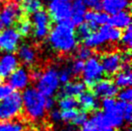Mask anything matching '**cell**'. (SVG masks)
Returning <instances> with one entry per match:
<instances>
[{"label":"cell","mask_w":132,"mask_h":131,"mask_svg":"<svg viewBox=\"0 0 132 131\" xmlns=\"http://www.w3.org/2000/svg\"><path fill=\"white\" fill-rule=\"evenodd\" d=\"M121 40L122 44H123L125 47L129 50V48L131 47V45H132V29H131V26H129V27H127L126 29H125V32H123V34H121V40Z\"/></svg>","instance_id":"obj_33"},{"label":"cell","mask_w":132,"mask_h":131,"mask_svg":"<svg viewBox=\"0 0 132 131\" xmlns=\"http://www.w3.org/2000/svg\"><path fill=\"white\" fill-rule=\"evenodd\" d=\"M77 114H78V111L76 109L63 110L61 111V120L70 122V124H73L75 118L77 117Z\"/></svg>","instance_id":"obj_31"},{"label":"cell","mask_w":132,"mask_h":131,"mask_svg":"<svg viewBox=\"0 0 132 131\" xmlns=\"http://www.w3.org/2000/svg\"><path fill=\"white\" fill-rule=\"evenodd\" d=\"M3 24H2V22H1V20H0V31H1V30H3Z\"/></svg>","instance_id":"obj_42"},{"label":"cell","mask_w":132,"mask_h":131,"mask_svg":"<svg viewBox=\"0 0 132 131\" xmlns=\"http://www.w3.org/2000/svg\"><path fill=\"white\" fill-rule=\"evenodd\" d=\"M22 15V11L15 2H8L0 11V20L2 22L3 26L14 25L15 21L20 20Z\"/></svg>","instance_id":"obj_11"},{"label":"cell","mask_w":132,"mask_h":131,"mask_svg":"<svg viewBox=\"0 0 132 131\" xmlns=\"http://www.w3.org/2000/svg\"><path fill=\"white\" fill-rule=\"evenodd\" d=\"M63 1H70V0H63Z\"/></svg>","instance_id":"obj_45"},{"label":"cell","mask_w":132,"mask_h":131,"mask_svg":"<svg viewBox=\"0 0 132 131\" xmlns=\"http://www.w3.org/2000/svg\"><path fill=\"white\" fill-rule=\"evenodd\" d=\"M70 71L72 73V75H79L82 73L83 69H84V62L76 59L75 61L71 63V65L70 66Z\"/></svg>","instance_id":"obj_34"},{"label":"cell","mask_w":132,"mask_h":131,"mask_svg":"<svg viewBox=\"0 0 132 131\" xmlns=\"http://www.w3.org/2000/svg\"><path fill=\"white\" fill-rule=\"evenodd\" d=\"M54 105H55V100L52 97H46V99H45V109H46V111L52 110Z\"/></svg>","instance_id":"obj_40"},{"label":"cell","mask_w":132,"mask_h":131,"mask_svg":"<svg viewBox=\"0 0 132 131\" xmlns=\"http://www.w3.org/2000/svg\"><path fill=\"white\" fill-rule=\"evenodd\" d=\"M115 85L118 88H130L132 84V74L130 70V64L122 65L121 70L115 74Z\"/></svg>","instance_id":"obj_18"},{"label":"cell","mask_w":132,"mask_h":131,"mask_svg":"<svg viewBox=\"0 0 132 131\" xmlns=\"http://www.w3.org/2000/svg\"><path fill=\"white\" fill-rule=\"evenodd\" d=\"M78 105H80L83 108V111H94L96 110L98 107V100L97 97L94 95L93 92L85 91L82 93L78 97Z\"/></svg>","instance_id":"obj_21"},{"label":"cell","mask_w":132,"mask_h":131,"mask_svg":"<svg viewBox=\"0 0 132 131\" xmlns=\"http://www.w3.org/2000/svg\"><path fill=\"white\" fill-rule=\"evenodd\" d=\"M19 61L14 53L0 56V78H7L19 68Z\"/></svg>","instance_id":"obj_15"},{"label":"cell","mask_w":132,"mask_h":131,"mask_svg":"<svg viewBox=\"0 0 132 131\" xmlns=\"http://www.w3.org/2000/svg\"><path fill=\"white\" fill-rule=\"evenodd\" d=\"M22 110V98L19 92H13L11 95L0 100V121L12 120Z\"/></svg>","instance_id":"obj_5"},{"label":"cell","mask_w":132,"mask_h":131,"mask_svg":"<svg viewBox=\"0 0 132 131\" xmlns=\"http://www.w3.org/2000/svg\"><path fill=\"white\" fill-rule=\"evenodd\" d=\"M30 74L28 70L24 68H18L9 76L8 84L13 90L21 91L27 89L30 83Z\"/></svg>","instance_id":"obj_13"},{"label":"cell","mask_w":132,"mask_h":131,"mask_svg":"<svg viewBox=\"0 0 132 131\" xmlns=\"http://www.w3.org/2000/svg\"><path fill=\"white\" fill-rule=\"evenodd\" d=\"M18 59L24 65L30 66L36 61V51L31 45L22 44L18 48Z\"/></svg>","instance_id":"obj_23"},{"label":"cell","mask_w":132,"mask_h":131,"mask_svg":"<svg viewBox=\"0 0 132 131\" xmlns=\"http://www.w3.org/2000/svg\"><path fill=\"white\" fill-rule=\"evenodd\" d=\"M87 12V7L82 0H73L71 3V17L70 22L74 26H79L84 21L85 14Z\"/></svg>","instance_id":"obj_19"},{"label":"cell","mask_w":132,"mask_h":131,"mask_svg":"<svg viewBox=\"0 0 132 131\" xmlns=\"http://www.w3.org/2000/svg\"><path fill=\"white\" fill-rule=\"evenodd\" d=\"M20 9L26 15H34L43 10V2L40 0H22Z\"/></svg>","instance_id":"obj_24"},{"label":"cell","mask_w":132,"mask_h":131,"mask_svg":"<svg viewBox=\"0 0 132 131\" xmlns=\"http://www.w3.org/2000/svg\"><path fill=\"white\" fill-rule=\"evenodd\" d=\"M93 56V51L91 48L87 46H80L76 48V58L81 61H87L89 58H91Z\"/></svg>","instance_id":"obj_30"},{"label":"cell","mask_w":132,"mask_h":131,"mask_svg":"<svg viewBox=\"0 0 132 131\" xmlns=\"http://www.w3.org/2000/svg\"><path fill=\"white\" fill-rule=\"evenodd\" d=\"M32 24L28 19H20L18 26V32L20 36H28L32 32Z\"/></svg>","instance_id":"obj_28"},{"label":"cell","mask_w":132,"mask_h":131,"mask_svg":"<svg viewBox=\"0 0 132 131\" xmlns=\"http://www.w3.org/2000/svg\"><path fill=\"white\" fill-rule=\"evenodd\" d=\"M22 108L25 114L32 120H40L44 118L46 112L45 99L44 95L36 88H27L21 95Z\"/></svg>","instance_id":"obj_2"},{"label":"cell","mask_w":132,"mask_h":131,"mask_svg":"<svg viewBox=\"0 0 132 131\" xmlns=\"http://www.w3.org/2000/svg\"><path fill=\"white\" fill-rule=\"evenodd\" d=\"M50 22L51 19L47 12L42 10L34 14L31 19V24L36 39L43 40L48 36V33L50 31Z\"/></svg>","instance_id":"obj_8"},{"label":"cell","mask_w":132,"mask_h":131,"mask_svg":"<svg viewBox=\"0 0 132 131\" xmlns=\"http://www.w3.org/2000/svg\"><path fill=\"white\" fill-rule=\"evenodd\" d=\"M22 0H14V2H21Z\"/></svg>","instance_id":"obj_43"},{"label":"cell","mask_w":132,"mask_h":131,"mask_svg":"<svg viewBox=\"0 0 132 131\" xmlns=\"http://www.w3.org/2000/svg\"><path fill=\"white\" fill-rule=\"evenodd\" d=\"M118 109L120 111L121 117L125 121L130 122L132 119V105L130 102H123V101H117Z\"/></svg>","instance_id":"obj_25"},{"label":"cell","mask_w":132,"mask_h":131,"mask_svg":"<svg viewBox=\"0 0 132 131\" xmlns=\"http://www.w3.org/2000/svg\"><path fill=\"white\" fill-rule=\"evenodd\" d=\"M85 6L93 9V11H99L101 10V1L102 0H82Z\"/></svg>","instance_id":"obj_37"},{"label":"cell","mask_w":132,"mask_h":131,"mask_svg":"<svg viewBox=\"0 0 132 131\" xmlns=\"http://www.w3.org/2000/svg\"><path fill=\"white\" fill-rule=\"evenodd\" d=\"M86 91V85L80 81H70L64 85L61 93V96H79Z\"/></svg>","instance_id":"obj_22"},{"label":"cell","mask_w":132,"mask_h":131,"mask_svg":"<svg viewBox=\"0 0 132 131\" xmlns=\"http://www.w3.org/2000/svg\"><path fill=\"white\" fill-rule=\"evenodd\" d=\"M83 74V83L88 87H94L98 81L102 79L104 74L101 63L99 59L95 56L89 58L86 63H84V69L82 71Z\"/></svg>","instance_id":"obj_6"},{"label":"cell","mask_w":132,"mask_h":131,"mask_svg":"<svg viewBox=\"0 0 132 131\" xmlns=\"http://www.w3.org/2000/svg\"><path fill=\"white\" fill-rule=\"evenodd\" d=\"M42 73L43 72H42L40 70H39V69H34L32 72L29 73L30 79H32V80H34V81H38L39 78L40 77V75H42Z\"/></svg>","instance_id":"obj_41"},{"label":"cell","mask_w":132,"mask_h":131,"mask_svg":"<svg viewBox=\"0 0 132 131\" xmlns=\"http://www.w3.org/2000/svg\"><path fill=\"white\" fill-rule=\"evenodd\" d=\"M81 131H115L110 125L105 114L97 112L85 121Z\"/></svg>","instance_id":"obj_10"},{"label":"cell","mask_w":132,"mask_h":131,"mask_svg":"<svg viewBox=\"0 0 132 131\" xmlns=\"http://www.w3.org/2000/svg\"><path fill=\"white\" fill-rule=\"evenodd\" d=\"M130 22H131V18H130L129 12L122 11L109 18L108 25H110L111 27H114V28H117L119 30L126 29L127 27L130 26Z\"/></svg>","instance_id":"obj_20"},{"label":"cell","mask_w":132,"mask_h":131,"mask_svg":"<svg viewBox=\"0 0 132 131\" xmlns=\"http://www.w3.org/2000/svg\"><path fill=\"white\" fill-rule=\"evenodd\" d=\"M100 63L102 66L103 71L108 75H113L119 72L123 65L121 53L119 52L106 53L104 56H102Z\"/></svg>","instance_id":"obj_12"},{"label":"cell","mask_w":132,"mask_h":131,"mask_svg":"<svg viewBox=\"0 0 132 131\" xmlns=\"http://www.w3.org/2000/svg\"><path fill=\"white\" fill-rule=\"evenodd\" d=\"M58 77L60 84L63 83L65 85V84L69 83L72 77V73L70 71V67H64L60 70H58Z\"/></svg>","instance_id":"obj_29"},{"label":"cell","mask_w":132,"mask_h":131,"mask_svg":"<svg viewBox=\"0 0 132 131\" xmlns=\"http://www.w3.org/2000/svg\"><path fill=\"white\" fill-rule=\"evenodd\" d=\"M0 131H23V125L19 121H0Z\"/></svg>","instance_id":"obj_27"},{"label":"cell","mask_w":132,"mask_h":131,"mask_svg":"<svg viewBox=\"0 0 132 131\" xmlns=\"http://www.w3.org/2000/svg\"><path fill=\"white\" fill-rule=\"evenodd\" d=\"M50 118L53 121H59L61 120V111L57 109H52L50 113Z\"/></svg>","instance_id":"obj_39"},{"label":"cell","mask_w":132,"mask_h":131,"mask_svg":"<svg viewBox=\"0 0 132 131\" xmlns=\"http://www.w3.org/2000/svg\"><path fill=\"white\" fill-rule=\"evenodd\" d=\"M88 120V114L85 111H78L77 117L75 118L73 124L74 125H78V126H82L85 124V121Z\"/></svg>","instance_id":"obj_36"},{"label":"cell","mask_w":132,"mask_h":131,"mask_svg":"<svg viewBox=\"0 0 132 131\" xmlns=\"http://www.w3.org/2000/svg\"><path fill=\"white\" fill-rule=\"evenodd\" d=\"M20 43V35L15 28H7L0 31V49L7 53L18 50Z\"/></svg>","instance_id":"obj_9"},{"label":"cell","mask_w":132,"mask_h":131,"mask_svg":"<svg viewBox=\"0 0 132 131\" xmlns=\"http://www.w3.org/2000/svg\"><path fill=\"white\" fill-rule=\"evenodd\" d=\"M13 92L14 91L9 86V84H0V100L11 95Z\"/></svg>","instance_id":"obj_38"},{"label":"cell","mask_w":132,"mask_h":131,"mask_svg":"<svg viewBox=\"0 0 132 131\" xmlns=\"http://www.w3.org/2000/svg\"><path fill=\"white\" fill-rule=\"evenodd\" d=\"M92 32H94L93 29L90 27V25H89L88 23L85 22V23H82V24H80V25L78 26L76 36H78L82 40H85V39H87L92 34Z\"/></svg>","instance_id":"obj_32"},{"label":"cell","mask_w":132,"mask_h":131,"mask_svg":"<svg viewBox=\"0 0 132 131\" xmlns=\"http://www.w3.org/2000/svg\"><path fill=\"white\" fill-rule=\"evenodd\" d=\"M118 97L120 101L123 102H130L132 99V90L130 88H125L122 89L121 92L118 93Z\"/></svg>","instance_id":"obj_35"},{"label":"cell","mask_w":132,"mask_h":131,"mask_svg":"<svg viewBox=\"0 0 132 131\" xmlns=\"http://www.w3.org/2000/svg\"><path fill=\"white\" fill-rule=\"evenodd\" d=\"M126 131H131V129H127Z\"/></svg>","instance_id":"obj_44"},{"label":"cell","mask_w":132,"mask_h":131,"mask_svg":"<svg viewBox=\"0 0 132 131\" xmlns=\"http://www.w3.org/2000/svg\"><path fill=\"white\" fill-rule=\"evenodd\" d=\"M74 27L70 20L57 23L48 33L50 46L60 53H70L75 50L78 39Z\"/></svg>","instance_id":"obj_1"},{"label":"cell","mask_w":132,"mask_h":131,"mask_svg":"<svg viewBox=\"0 0 132 131\" xmlns=\"http://www.w3.org/2000/svg\"><path fill=\"white\" fill-rule=\"evenodd\" d=\"M94 95L96 97L101 98H113L119 93V88L115 85L112 80L101 79L93 87Z\"/></svg>","instance_id":"obj_14"},{"label":"cell","mask_w":132,"mask_h":131,"mask_svg":"<svg viewBox=\"0 0 132 131\" xmlns=\"http://www.w3.org/2000/svg\"><path fill=\"white\" fill-rule=\"evenodd\" d=\"M129 0H102L101 9L107 15H116L129 8Z\"/></svg>","instance_id":"obj_17"},{"label":"cell","mask_w":132,"mask_h":131,"mask_svg":"<svg viewBox=\"0 0 132 131\" xmlns=\"http://www.w3.org/2000/svg\"><path fill=\"white\" fill-rule=\"evenodd\" d=\"M60 81L58 77V70L55 68H49L42 73L37 81V89L44 97H52L58 91Z\"/></svg>","instance_id":"obj_4"},{"label":"cell","mask_w":132,"mask_h":131,"mask_svg":"<svg viewBox=\"0 0 132 131\" xmlns=\"http://www.w3.org/2000/svg\"><path fill=\"white\" fill-rule=\"evenodd\" d=\"M84 20H86V23H88L90 25L93 31H95L99 26L101 27V26L107 25L109 20V15L105 14L104 12L89 11L86 12L85 14Z\"/></svg>","instance_id":"obj_16"},{"label":"cell","mask_w":132,"mask_h":131,"mask_svg":"<svg viewBox=\"0 0 132 131\" xmlns=\"http://www.w3.org/2000/svg\"><path fill=\"white\" fill-rule=\"evenodd\" d=\"M60 109L62 110H70L75 109L78 106V101L75 97L71 96H61L58 102Z\"/></svg>","instance_id":"obj_26"},{"label":"cell","mask_w":132,"mask_h":131,"mask_svg":"<svg viewBox=\"0 0 132 131\" xmlns=\"http://www.w3.org/2000/svg\"><path fill=\"white\" fill-rule=\"evenodd\" d=\"M121 31L110 25L101 26L84 40V45L89 48L99 47L107 43H117L121 40Z\"/></svg>","instance_id":"obj_3"},{"label":"cell","mask_w":132,"mask_h":131,"mask_svg":"<svg viewBox=\"0 0 132 131\" xmlns=\"http://www.w3.org/2000/svg\"><path fill=\"white\" fill-rule=\"evenodd\" d=\"M48 15L53 21H68L71 17V3L70 1L63 0H51L48 4Z\"/></svg>","instance_id":"obj_7"}]
</instances>
